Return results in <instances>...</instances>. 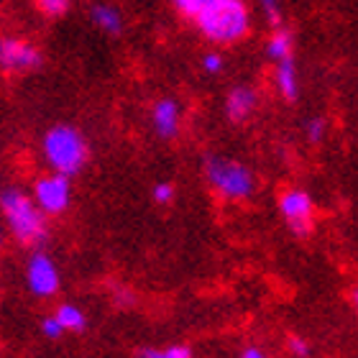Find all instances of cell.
<instances>
[{
    "label": "cell",
    "mask_w": 358,
    "mask_h": 358,
    "mask_svg": "<svg viewBox=\"0 0 358 358\" xmlns=\"http://www.w3.org/2000/svg\"><path fill=\"white\" fill-rule=\"evenodd\" d=\"M243 358H266V356H264V353L259 351V348H248V351L243 353Z\"/></svg>",
    "instance_id": "cb8c5ba5"
},
{
    "label": "cell",
    "mask_w": 358,
    "mask_h": 358,
    "mask_svg": "<svg viewBox=\"0 0 358 358\" xmlns=\"http://www.w3.org/2000/svg\"><path fill=\"white\" fill-rule=\"evenodd\" d=\"M205 179H208V185L213 187V192L217 197L231 202L248 200L256 189L254 172L236 159L208 157L205 159Z\"/></svg>",
    "instance_id": "277c9868"
},
{
    "label": "cell",
    "mask_w": 358,
    "mask_h": 358,
    "mask_svg": "<svg viewBox=\"0 0 358 358\" xmlns=\"http://www.w3.org/2000/svg\"><path fill=\"white\" fill-rule=\"evenodd\" d=\"M279 213H282V217L287 220V225H289V231L294 233V236L305 238V236L313 233L315 200L310 197V192L297 189V187L284 189L282 197H279Z\"/></svg>",
    "instance_id": "8992f818"
},
{
    "label": "cell",
    "mask_w": 358,
    "mask_h": 358,
    "mask_svg": "<svg viewBox=\"0 0 358 358\" xmlns=\"http://www.w3.org/2000/svg\"><path fill=\"white\" fill-rule=\"evenodd\" d=\"M274 87L282 100L297 103L299 100V69L294 57H287L282 62H274Z\"/></svg>",
    "instance_id": "8fae6325"
},
{
    "label": "cell",
    "mask_w": 358,
    "mask_h": 358,
    "mask_svg": "<svg viewBox=\"0 0 358 358\" xmlns=\"http://www.w3.org/2000/svg\"><path fill=\"white\" fill-rule=\"evenodd\" d=\"M194 29L215 46H233L248 38L254 29V10L248 0H208L192 15Z\"/></svg>",
    "instance_id": "6da1fadb"
},
{
    "label": "cell",
    "mask_w": 358,
    "mask_h": 358,
    "mask_svg": "<svg viewBox=\"0 0 358 358\" xmlns=\"http://www.w3.org/2000/svg\"><path fill=\"white\" fill-rule=\"evenodd\" d=\"M259 108V92L251 85H233L225 95V118L231 123H246Z\"/></svg>",
    "instance_id": "9c48e42d"
},
{
    "label": "cell",
    "mask_w": 358,
    "mask_h": 358,
    "mask_svg": "<svg viewBox=\"0 0 358 358\" xmlns=\"http://www.w3.org/2000/svg\"><path fill=\"white\" fill-rule=\"evenodd\" d=\"M41 330H44V336L52 338V341H57V338L64 333V328H62V322L57 320V317H46V320L41 322Z\"/></svg>",
    "instance_id": "7402d4cb"
},
{
    "label": "cell",
    "mask_w": 358,
    "mask_h": 358,
    "mask_svg": "<svg viewBox=\"0 0 358 358\" xmlns=\"http://www.w3.org/2000/svg\"><path fill=\"white\" fill-rule=\"evenodd\" d=\"M202 69L208 72V75H220L225 69V57L217 49H210V52L202 54Z\"/></svg>",
    "instance_id": "ac0fdd59"
},
{
    "label": "cell",
    "mask_w": 358,
    "mask_h": 358,
    "mask_svg": "<svg viewBox=\"0 0 358 358\" xmlns=\"http://www.w3.org/2000/svg\"><path fill=\"white\" fill-rule=\"evenodd\" d=\"M0 213L6 217V225L21 241L23 246H34L46 238V215L38 210L31 194L23 189L8 187L0 192Z\"/></svg>",
    "instance_id": "3957f363"
},
{
    "label": "cell",
    "mask_w": 358,
    "mask_h": 358,
    "mask_svg": "<svg viewBox=\"0 0 358 358\" xmlns=\"http://www.w3.org/2000/svg\"><path fill=\"white\" fill-rule=\"evenodd\" d=\"M154 200H157L159 205H169V202L174 200V187L169 185V182H159V185L154 187Z\"/></svg>",
    "instance_id": "44dd1931"
},
{
    "label": "cell",
    "mask_w": 358,
    "mask_h": 358,
    "mask_svg": "<svg viewBox=\"0 0 358 358\" xmlns=\"http://www.w3.org/2000/svg\"><path fill=\"white\" fill-rule=\"evenodd\" d=\"M205 3H208V0H172L174 10L182 13V15H187V18H192V15L197 13Z\"/></svg>",
    "instance_id": "ffe728a7"
},
{
    "label": "cell",
    "mask_w": 358,
    "mask_h": 358,
    "mask_svg": "<svg viewBox=\"0 0 358 358\" xmlns=\"http://www.w3.org/2000/svg\"><path fill=\"white\" fill-rule=\"evenodd\" d=\"M41 154L49 169L64 177H75L83 172V166L87 164L90 149L87 138L80 134V128L59 123V126L49 128L41 138Z\"/></svg>",
    "instance_id": "7a4b0ae2"
},
{
    "label": "cell",
    "mask_w": 358,
    "mask_h": 358,
    "mask_svg": "<svg viewBox=\"0 0 358 358\" xmlns=\"http://www.w3.org/2000/svg\"><path fill=\"white\" fill-rule=\"evenodd\" d=\"M44 62V54L31 38L0 36V72L6 75H29L36 72Z\"/></svg>",
    "instance_id": "5b68a950"
},
{
    "label": "cell",
    "mask_w": 358,
    "mask_h": 358,
    "mask_svg": "<svg viewBox=\"0 0 358 358\" xmlns=\"http://www.w3.org/2000/svg\"><path fill=\"white\" fill-rule=\"evenodd\" d=\"M54 317L62 322L64 330H85V315H83V310L75 305H62Z\"/></svg>",
    "instance_id": "5bb4252c"
},
{
    "label": "cell",
    "mask_w": 358,
    "mask_h": 358,
    "mask_svg": "<svg viewBox=\"0 0 358 358\" xmlns=\"http://www.w3.org/2000/svg\"><path fill=\"white\" fill-rule=\"evenodd\" d=\"M151 126L162 138H174L182 128V105L174 97H162L151 108Z\"/></svg>",
    "instance_id": "30bf717a"
},
{
    "label": "cell",
    "mask_w": 358,
    "mask_h": 358,
    "mask_svg": "<svg viewBox=\"0 0 358 358\" xmlns=\"http://www.w3.org/2000/svg\"><path fill=\"white\" fill-rule=\"evenodd\" d=\"M90 21L105 36H120L123 34V13L113 3H95L90 8Z\"/></svg>",
    "instance_id": "7c38bea8"
},
{
    "label": "cell",
    "mask_w": 358,
    "mask_h": 358,
    "mask_svg": "<svg viewBox=\"0 0 358 358\" xmlns=\"http://www.w3.org/2000/svg\"><path fill=\"white\" fill-rule=\"evenodd\" d=\"M289 348L297 358H307L310 356V345L302 341V338H289Z\"/></svg>",
    "instance_id": "603a6c76"
},
{
    "label": "cell",
    "mask_w": 358,
    "mask_h": 358,
    "mask_svg": "<svg viewBox=\"0 0 358 358\" xmlns=\"http://www.w3.org/2000/svg\"><path fill=\"white\" fill-rule=\"evenodd\" d=\"M305 134H307V138H310V143H322L325 136H328V120L320 118V115L310 118L305 126Z\"/></svg>",
    "instance_id": "e0dca14e"
},
{
    "label": "cell",
    "mask_w": 358,
    "mask_h": 358,
    "mask_svg": "<svg viewBox=\"0 0 358 358\" xmlns=\"http://www.w3.org/2000/svg\"><path fill=\"white\" fill-rule=\"evenodd\" d=\"M287 57H294V34L279 23L271 29L266 38V59L274 64V62H282Z\"/></svg>",
    "instance_id": "4fadbf2b"
},
{
    "label": "cell",
    "mask_w": 358,
    "mask_h": 358,
    "mask_svg": "<svg viewBox=\"0 0 358 358\" xmlns=\"http://www.w3.org/2000/svg\"><path fill=\"white\" fill-rule=\"evenodd\" d=\"M138 358H192V353H189V348H185V345H172V348H166V351L143 348V351H138Z\"/></svg>",
    "instance_id": "2e32d148"
},
{
    "label": "cell",
    "mask_w": 358,
    "mask_h": 358,
    "mask_svg": "<svg viewBox=\"0 0 358 358\" xmlns=\"http://www.w3.org/2000/svg\"><path fill=\"white\" fill-rule=\"evenodd\" d=\"M36 8L49 18H62L72 8V0H34Z\"/></svg>",
    "instance_id": "9a60e30c"
},
{
    "label": "cell",
    "mask_w": 358,
    "mask_h": 358,
    "mask_svg": "<svg viewBox=\"0 0 358 358\" xmlns=\"http://www.w3.org/2000/svg\"><path fill=\"white\" fill-rule=\"evenodd\" d=\"M29 287L36 297H52L59 289V274L57 266L46 254H36L29 262Z\"/></svg>",
    "instance_id": "ba28073f"
},
{
    "label": "cell",
    "mask_w": 358,
    "mask_h": 358,
    "mask_svg": "<svg viewBox=\"0 0 358 358\" xmlns=\"http://www.w3.org/2000/svg\"><path fill=\"white\" fill-rule=\"evenodd\" d=\"M34 202L44 215H62L72 202V182L64 174H46L34 185Z\"/></svg>",
    "instance_id": "52a82bcc"
},
{
    "label": "cell",
    "mask_w": 358,
    "mask_h": 358,
    "mask_svg": "<svg viewBox=\"0 0 358 358\" xmlns=\"http://www.w3.org/2000/svg\"><path fill=\"white\" fill-rule=\"evenodd\" d=\"M262 6V13L271 26H279L282 23V0H259Z\"/></svg>",
    "instance_id": "d6986e66"
}]
</instances>
